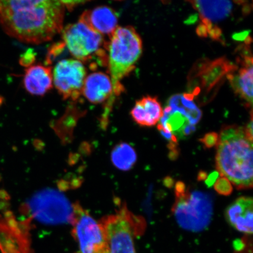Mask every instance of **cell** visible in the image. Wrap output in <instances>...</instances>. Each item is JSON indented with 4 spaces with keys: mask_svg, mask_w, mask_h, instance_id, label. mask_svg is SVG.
I'll return each instance as SVG.
<instances>
[{
    "mask_svg": "<svg viewBox=\"0 0 253 253\" xmlns=\"http://www.w3.org/2000/svg\"><path fill=\"white\" fill-rule=\"evenodd\" d=\"M28 219L46 224H74L75 204L56 190L46 189L35 194L23 208Z\"/></svg>",
    "mask_w": 253,
    "mask_h": 253,
    "instance_id": "obj_6",
    "label": "cell"
},
{
    "mask_svg": "<svg viewBox=\"0 0 253 253\" xmlns=\"http://www.w3.org/2000/svg\"><path fill=\"white\" fill-rule=\"evenodd\" d=\"M62 38L66 47L75 59L89 61L93 56L105 54L108 43L103 36L94 31L83 22L69 24L62 30Z\"/></svg>",
    "mask_w": 253,
    "mask_h": 253,
    "instance_id": "obj_8",
    "label": "cell"
},
{
    "mask_svg": "<svg viewBox=\"0 0 253 253\" xmlns=\"http://www.w3.org/2000/svg\"><path fill=\"white\" fill-rule=\"evenodd\" d=\"M216 147V167L219 175L237 189L252 188L253 138L245 126H223Z\"/></svg>",
    "mask_w": 253,
    "mask_h": 253,
    "instance_id": "obj_2",
    "label": "cell"
},
{
    "mask_svg": "<svg viewBox=\"0 0 253 253\" xmlns=\"http://www.w3.org/2000/svg\"><path fill=\"white\" fill-rule=\"evenodd\" d=\"M63 4H64L65 8L69 9L74 8L76 5L81 4L82 2H85L84 1H62Z\"/></svg>",
    "mask_w": 253,
    "mask_h": 253,
    "instance_id": "obj_24",
    "label": "cell"
},
{
    "mask_svg": "<svg viewBox=\"0 0 253 253\" xmlns=\"http://www.w3.org/2000/svg\"><path fill=\"white\" fill-rule=\"evenodd\" d=\"M62 1H0V26L11 37L39 45L52 40L63 28Z\"/></svg>",
    "mask_w": 253,
    "mask_h": 253,
    "instance_id": "obj_1",
    "label": "cell"
},
{
    "mask_svg": "<svg viewBox=\"0 0 253 253\" xmlns=\"http://www.w3.org/2000/svg\"><path fill=\"white\" fill-rule=\"evenodd\" d=\"M108 69L112 81V99L104 107L102 119L108 120L116 97L125 90L121 81L134 70L142 52L140 36L131 26L118 27L110 37L108 43Z\"/></svg>",
    "mask_w": 253,
    "mask_h": 253,
    "instance_id": "obj_3",
    "label": "cell"
},
{
    "mask_svg": "<svg viewBox=\"0 0 253 253\" xmlns=\"http://www.w3.org/2000/svg\"><path fill=\"white\" fill-rule=\"evenodd\" d=\"M197 31L199 36L201 37H207L208 36L207 28L203 24L199 25Z\"/></svg>",
    "mask_w": 253,
    "mask_h": 253,
    "instance_id": "obj_25",
    "label": "cell"
},
{
    "mask_svg": "<svg viewBox=\"0 0 253 253\" xmlns=\"http://www.w3.org/2000/svg\"><path fill=\"white\" fill-rule=\"evenodd\" d=\"M193 7L197 10L202 23L212 24L229 17L233 10V4L229 1H191Z\"/></svg>",
    "mask_w": 253,
    "mask_h": 253,
    "instance_id": "obj_18",
    "label": "cell"
},
{
    "mask_svg": "<svg viewBox=\"0 0 253 253\" xmlns=\"http://www.w3.org/2000/svg\"><path fill=\"white\" fill-rule=\"evenodd\" d=\"M236 68V65L224 57L213 61H198L188 75V93L201 104L211 102L227 76Z\"/></svg>",
    "mask_w": 253,
    "mask_h": 253,
    "instance_id": "obj_5",
    "label": "cell"
},
{
    "mask_svg": "<svg viewBox=\"0 0 253 253\" xmlns=\"http://www.w3.org/2000/svg\"><path fill=\"white\" fill-rule=\"evenodd\" d=\"M131 115L138 125L152 126L160 122L163 116V110L156 97L145 96L136 102Z\"/></svg>",
    "mask_w": 253,
    "mask_h": 253,
    "instance_id": "obj_17",
    "label": "cell"
},
{
    "mask_svg": "<svg viewBox=\"0 0 253 253\" xmlns=\"http://www.w3.org/2000/svg\"><path fill=\"white\" fill-rule=\"evenodd\" d=\"M175 192L172 212L179 225L194 232L207 228L213 215L211 195L201 191H191L182 182L176 183Z\"/></svg>",
    "mask_w": 253,
    "mask_h": 253,
    "instance_id": "obj_4",
    "label": "cell"
},
{
    "mask_svg": "<svg viewBox=\"0 0 253 253\" xmlns=\"http://www.w3.org/2000/svg\"><path fill=\"white\" fill-rule=\"evenodd\" d=\"M214 188L218 194L223 196H229L233 192L232 183L225 177H221L214 184Z\"/></svg>",
    "mask_w": 253,
    "mask_h": 253,
    "instance_id": "obj_21",
    "label": "cell"
},
{
    "mask_svg": "<svg viewBox=\"0 0 253 253\" xmlns=\"http://www.w3.org/2000/svg\"><path fill=\"white\" fill-rule=\"evenodd\" d=\"M100 221L106 231L109 253H137L134 239L144 232L146 224L143 218L135 216L123 205L115 214Z\"/></svg>",
    "mask_w": 253,
    "mask_h": 253,
    "instance_id": "obj_7",
    "label": "cell"
},
{
    "mask_svg": "<svg viewBox=\"0 0 253 253\" xmlns=\"http://www.w3.org/2000/svg\"><path fill=\"white\" fill-rule=\"evenodd\" d=\"M82 94L93 104L109 103L112 99L113 86L109 75L94 72L85 79Z\"/></svg>",
    "mask_w": 253,
    "mask_h": 253,
    "instance_id": "obj_14",
    "label": "cell"
},
{
    "mask_svg": "<svg viewBox=\"0 0 253 253\" xmlns=\"http://www.w3.org/2000/svg\"><path fill=\"white\" fill-rule=\"evenodd\" d=\"M219 173L217 172H214L211 173L210 176H207V179H205V183L209 187H210L211 185H213L215 182L216 181Z\"/></svg>",
    "mask_w": 253,
    "mask_h": 253,
    "instance_id": "obj_23",
    "label": "cell"
},
{
    "mask_svg": "<svg viewBox=\"0 0 253 253\" xmlns=\"http://www.w3.org/2000/svg\"><path fill=\"white\" fill-rule=\"evenodd\" d=\"M137 159V154L134 148L126 142L117 145L111 154V160L114 166L124 171L131 169Z\"/></svg>",
    "mask_w": 253,
    "mask_h": 253,
    "instance_id": "obj_20",
    "label": "cell"
},
{
    "mask_svg": "<svg viewBox=\"0 0 253 253\" xmlns=\"http://www.w3.org/2000/svg\"><path fill=\"white\" fill-rule=\"evenodd\" d=\"M226 219L231 226L246 235H252L253 200L250 197H240L226 209Z\"/></svg>",
    "mask_w": 253,
    "mask_h": 253,
    "instance_id": "obj_13",
    "label": "cell"
},
{
    "mask_svg": "<svg viewBox=\"0 0 253 253\" xmlns=\"http://www.w3.org/2000/svg\"><path fill=\"white\" fill-rule=\"evenodd\" d=\"M53 83L65 100H77L82 94L86 71L77 59H63L57 63L53 73Z\"/></svg>",
    "mask_w": 253,
    "mask_h": 253,
    "instance_id": "obj_10",
    "label": "cell"
},
{
    "mask_svg": "<svg viewBox=\"0 0 253 253\" xmlns=\"http://www.w3.org/2000/svg\"><path fill=\"white\" fill-rule=\"evenodd\" d=\"M167 106L184 114L195 126L202 118V111L194 102V98L188 93L173 95L169 98Z\"/></svg>",
    "mask_w": 253,
    "mask_h": 253,
    "instance_id": "obj_19",
    "label": "cell"
},
{
    "mask_svg": "<svg viewBox=\"0 0 253 253\" xmlns=\"http://www.w3.org/2000/svg\"><path fill=\"white\" fill-rule=\"evenodd\" d=\"M157 128L160 132L172 134L178 140L187 137L196 129L187 116L168 106L163 110V116Z\"/></svg>",
    "mask_w": 253,
    "mask_h": 253,
    "instance_id": "obj_15",
    "label": "cell"
},
{
    "mask_svg": "<svg viewBox=\"0 0 253 253\" xmlns=\"http://www.w3.org/2000/svg\"><path fill=\"white\" fill-rule=\"evenodd\" d=\"M75 220L72 236L80 249L79 253H109L105 229L80 204H75Z\"/></svg>",
    "mask_w": 253,
    "mask_h": 253,
    "instance_id": "obj_9",
    "label": "cell"
},
{
    "mask_svg": "<svg viewBox=\"0 0 253 253\" xmlns=\"http://www.w3.org/2000/svg\"><path fill=\"white\" fill-rule=\"evenodd\" d=\"M236 68L227 76L236 94L245 100L249 106L253 104V56L249 44L239 50Z\"/></svg>",
    "mask_w": 253,
    "mask_h": 253,
    "instance_id": "obj_11",
    "label": "cell"
},
{
    "mask_svg": "<svg viewBox=\"0 0 253 253\" xmlns=\"http://www.w3.org/2000/svg\"><path fill=\"white\" fill-rule=\"evenodd\" d=\"M207 178V173L206 172L202 171L199 172L198 176V180L199 181H204Z\"/></svg>",
    "mask_w": 253,
    "mask_h": 253,
    "instance_id": "obj_26",
    "label": "cell"
},
{
    "mask_svg": "<svg viewBox=\"0 0 253 253\" xmlns=\"http://www.w3.org/2000/svg\"><path fill=\"white\" fill-rule=\"evenodd\" d=\"M199 141L204 144L206 148H211L217 145L218 142H219V135L214 132H209Z\"/></svg>",
    "mask_w": 253,
    "mask_h": 253,
    "instance_id": "obj_22",
    "label": "cell"
},
{
    "mask_svg": "<svg viewBox=\"0 0 253 253\" xmlns=\"http://www.w3.org/2000/svg\"><path fill=\"white\" fill-rule=\"evenodd\" d=\"M24 85L25 89L31 94H45L53 86L51 68L42 65L28 68L24 75Z\"/></svg>",
    "mask_w": 253,
    "mask_h": 253,
    "instance_id": "obj_16",
    "label": "cell"
},
{
    "mask_svg": "<svg viewBox=\"0 0 253 253\" xmlns=\"http://www.w3.org/2000/svg\"><path fill=\"white\" fill-rule=\"evenodd\" d=\"M118 16L113 9L100 6L84 12L79 18L91 29L103 36H112L118 27Z\"/></svg>",
    "mask_w": 253,
    "mask_h": 253,
    "instance_id": "obj_12",
    "label": "cell"
}]
</instances>
